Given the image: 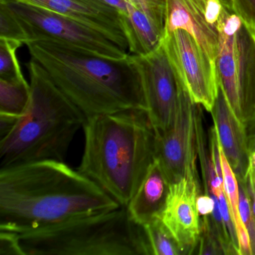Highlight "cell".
I'll return each mask as SVG.
<instances>
[{"label":"cell","instance_id":"1","mask_svg":"<svg viewBox=\"0 0 255 255\" xmlns=\"http://www.w3.org/2000/svg\"><path fill=\"white\" fill-rule=\"evenodd\" d=\"M120 207L96 182L65 162L0 168V231L26 234Z\"/></svg>","mask_w":255,"mask_h":255},{"label":"cell","instance_id":"2","mask_svg":"<svg viewBox=\"0 0 255 255\" xmlns=\"http://www.w3.org/2000/svg\"><path fill=\"white\" fill-rule=\"evenodd\" d=\"M26 45L31 58L86 118L128 110L147 111L130 55L121 60L104 59L51 40Z\"/></svg>","mask_w":255,"mask_h":255},{"label":"cell","instance_id":"3","mask_svg":"<svg viewBox=\"0 0 255 255\" xmlns=\"http://www.w3.org/2000/svg\"><path fill=\"white\" fill-rule=\"evenodd\" d=\"M78 171L121 207L139 187L156 153V132L147 111L128 110L88 117Z\"/></svg>","mask_w":255,"mask_h":255},{"label":"cell","instance_id":"4","mask_svg":"<svg viewBox=\"0 0 255 255\" xmlns=\"http://www.w3.org/2000/svg\"><path fill=\"white\" fill-rule=\"evenodd\" d=\"M31 99L12 132L0 140V168L43 160L65 162L86 116L35 59L26 63Z\"/></svg>","mask_w":255,"mask_h":255},{"label":"cell","instance_id":"5","mask_svg":"<svg viewBox=\"0 0 255 255\" xmlns=\"http://www.w3.org/2000/svg\"><path fill=\"white\" fill-rule=\"evenodd\" d=\"M26 255H151L125 207L20 234Z\"/></svg>","mask_w":255,"mask_h":255},{"label":"cell","instance_id":"6","mask_svg":"<svg viewBox=\"0 0 255 255\" xmlns=\"http://www.w3.org/2000/svg\"><path fill=\"white\" fill-rule=\"evenodd\" d=\"M222 2L215 65L227 101L245 125L255 106V28L236 14L226 0Z\"/></svg>","mask_w":255,"mask_h":255},{"label":"cell","instance_id":"7","mask_svg":"<svg viewBox=\"0 0 255 255\" xmlns=\"http://www.w3.org/2000/svg\"><path fill=\"white\" fill-rule=\"evenodd\" d=\"M2 1V0H0ZM27 35L28 41L51 40L104 59L121 60L129 53L98 31L45 8L6 2Z\"/></svg>","mask_w":255,"mask_h":255},{"label":"cell","instance_id":"8","mask_svg":"<svg viewBox=\"0 0 255 255\" xmlns=\"http://www.w3.org/2000/svg\"><path fill=\"white\" fill-rule=\"evenodd\" d=\"M162 45L192 101L210 113L219 88L214 61L183 29L165 33Z\"/></svg>","mask_w":255,"mask_h":255},{"label":"cell","instance_id":"9","mask_svg":"<svg viewBox=\"0 0 255 255\" xmlns=\"http://www.w3.org/2000/svg\"><path fill=\"white\" fill-rule=\"evenodd\" d=\"M130 56L139 74L152 126L155 132H164L174 120L181 80L170 62L162 43L146 56Z\"/></svg>","mask_w":255,"mask_h":255},{"label":"cell","instance_id":"10","mask_svg":"<svg viewBox=\"0 0 255 255\" xmlns=\"http://www.w3.org/2000/svg\"><path fill=\"white\" fill-rule=\"evenodd\" d=\"M198 160L197 158L188 162L184 176L170 184L165 206L157 217L171 233L183 255L195 253L201 235L197 199L202 192Z\"/></svg>","mask_w":255,"mask_h":255},{"label":"cell","instance_id":"11","mask_svg":"<svg viewBox=\"0 0 255 255\" xmlns=\"http://www.w3.org/2000/svg\"><path fill=\"white\" fill-rule=\"evenodd\" d=\"M197 108L198 105L192 101L182 83L172 123L164 132H156L155 158L170 184L182 178L188 162L198 157Z\"/></svg>","mask_w":255,"mask_h":255},{"label":"cell","instance_id":"12","mask_svg":"<svg viewBox=\"0 0 255 255\" xmlns=\"http://www.w3.org/2000/svg\"><path fill=\"white\" fill-rule=\"evenodd\" d=\"M222 9V0H166L165 34L177 29L186 31L215 62Z\"/></svg>","mask_w":255,"mask_h":255},{"label":"cell","instance_id":"13","mask_svg":"<svg viewBox=\"0 0 255 255\" xmlns=\"http://www.w3.org/2000/svg\"><path fill=\"white\" fill-rule=\"evenodd\" d=\"M35 5L76 20L103 34L128 51L119 11L104 0H2Z\"/></svg>","mask_w":255,"mask_h":255},{"label":"cell","instance_id":"14","mask_svg":"<svg viewBox=\"0 0 255 255\" xmlns=\"http://www.w3.org/2000/svg\"><path fill=\"white\" fill-rule=\"evenodd\" d=\"M219 144L238 180H243L249 168V151L246 128L233 113L219 85V92L210 112Z\"/></svg>","mask_w":255,"mask_h":255},{"label":"cell","instance_id":"15","mask_svg":"<svg viewBox=\"0 0 255 255\" xmlns=\"http://www.w3.org/2000/svg\"><path fill=\"white\" fill-rule=\"evenodd\" d=\"M170 183L155 158L126 207L130 219L137 225L144 226L157 219L165 206Z\"/></svg>","mask_w":255,"mask_h":255},{"label":"cell","instance_id":"16","mask_svg":"<svg viewBox=\"0 0 255 255\" xmlns=\"http://www.w3.org/2000/svg\"><path fill=\"white\" fill-rule=\"evenodd\" d=\"M128 16L122 20L129 54L146 56L162 44L165 29L147 12L128 2Z\"/></svg>","mask_w":255,"mask_h":255},{"label":"cell","instance_id":"17","mask_svg":"<svg viewBox=\"0 0 255 255\" xmlns=\"http://www.w3.org/2000/svg\"><path fill=\"white\" fill-rule=\"evenodd\" d=\"M219 150L225 194L229 203L231 217L238 240L239 254L240 255H253L250 237L240 215L238 179L228 162L219 142Z\"/></svg>","mask_w":255,"mask_h":255},{"label":"cell","instance_id":"18","mask_svg":"<svg viewBox=\"0 0 255 255\" xmlns=\"http://www.w3.org/2000/svg\"><path fill=\"white\" fill-rule=\"evenodd\" d=\"M31 86L25 81L0 80V113L21 117L27 111Z\"/></svg>","mask_w":255,"mask_h":255},{"label":"cell","instance_id":"19","mask_svg":"<svg viewBox=\"0 0 255 255\" xmlns=\"http://www.w3.org/2000/svg\"><path fill=\"white\" fill-rule=\"evenodd\" d=\"M151 255H183L171 233L159 219L143 226Z\"/></svg>","mask_w":255,"mask_h":255},{"label":"cell","instance_id":"20","mask_svg":"<svg viewBox=\"0 0 255 255\" xmlns=\"http://www.w3.org/2000/svg\"><path fill=\"white\" fill-rule=\"evenodd\" d=\"M23 43L17 40L0 37V80L25 81L17 50Z\"/></svg>","mask_w":255,"mask_h":255},{"label":"cell","instance_id":"21","mask_svg":"<svg viewBox=\"0 0 255 255\" xmlns=\"http://www.w3.org/2000/svg\"><path fill=\"white\" fill-rule=\"evenodd\" d=\"M0 37L21 41L26 44L27 35L8 4L0 1Z\"/></svg>","mask_w":255,"mask_h":255},{"label":"cell","instance_id":"22","mask_svg":"<svg viewBox=\"0 0 255 255\" xmlns=\"http://www.w3.org/2000/svg\"><path fill=\"white\" fill-rule=\"evenodd\" d=\"M240 194V211L243 223L250 237L253 255H255V219L251 205L250 198L243 180H238Z\"/></svg>","mask_w":255,"mask_h":255},{"label":"cell","instance_id":"23","mask_svg":"<svg viewBox=\"0 0 255 255\" xmlns=\"http://www.w3.org/2000/svg\"><path fill=\"white\" fill-rule=\"evenodd\" d=\"M0 255H26L20 244V234L0 231Z\"/></svg>","mask_w":255,"mask_h":255},{"label":"cell","instance_id":"24","mask_svg":"<svg viewBox=\"0 0 255 255\" xmlns=\"http://www.w3.org/2000/svg\"><path fill=\"white\" fill-rule=\"evenodd\" d=\"M233 11L255 28V0H226Z\"/></svg>","mask_w":255,"mask_h":255},{"label":"cell","instance_id":"25","mask_svg":"<svg viewBox=\"0 0 255 255\" xmlns=\"http://www.w3.org/2000/svg\"><path fill=\"white\" fill-rule=\"evenodd\" d=\"M150 17L165 29L166 0H143Z\"/></svg>","mask_w":255,"mask_h":255},{"label":"cell","instance_id":"26","mask_svg":"<svg viewBox=\"0 0 255 255\" xmlns=\"http://www.w3.org/2000/svg\"><path fill=\"white\" fill-rule=\"evenodd\" d=\"M215 203L214 198L210 194L201 193L197 199V207L200 216H210L214 212Z\"/></svg>","mask_w":255,"mask_h":255},{"label":"cell","instance_id":"27","mask_svg":"<svg viewBox=\"0 0 255 255\" xmlns=\"http://www.w3.org/2000/svg\"><path fill=\"white\" fill-rule=\"evenodd\" d=\"M20 118L0 113V140L3 139L12 132Z\"/></svg>","mask_w":255,"mask_h":255},{"label":"cell","instance_id":"28","mask_svg":"<svg viewBox=\"0 0 255 255\" xmlns=\"http://www.w3.org/2000/svg\"><path fill=\"white\" fill-rule=\"evenodd\" d=\"M246 185L250 198L251 205H252V211L255 219V169L248 168L246 177L243 180Z\"/></svg>","mask_w":255,"mask_h":255},{"label":"cell","instance_id":"29","mask_svg":"<svg viewBox=\"0 0 255 255\" xmlns=\"http://www.w3.org/2000/svg\"><path fill=\"white\" fill-rule=\"evenodd\" d=\"M245 128L247 137L248 148L249 153H251L255 151V119L247 122Z\"/></svg>","mask_w":255,"mask_h":255},{"label":"cell","instance_id":"30","mask_svg":"<svg viewBox=\"0 0 255 255\" xmlns=\"http://www.w3.org/2000/svg\"><path fill=\"white\" fill-rule=\"evenodd\" d=\"M104 1L119 11L121 18H122V20L128 17V0H104Z\"/></svg>","mask_w":255,"mask_h":255},{"label":"cell","instance_id":"31","mask_svg":"<svg viewBox=\"0 0 255 255\" xmlns=\"http://www.w3.org/2000/svg\"><path fill=\"white\" fill-rule=\"evenodd\" d=\"M249 168L255 169V151L252 152L249 155Z\"/></svg>","mask_w":255,"mask_h":255},{"label":"cell","instance_id":"32","mask_svg":"<svg viewBox=\"0 0 255 255\" xmlns=\"http://www.w3.org/2000/svg\"><path fill=\"white\" fill-rule=\"evenodd\" d=\"M255 106L254 107L253 110H252V113H251L250 116H249V119L246 121V124L247 122H250V121L255 120Z\"/></svg>","mask_w":255,"mask_h":255}]
</instances>
